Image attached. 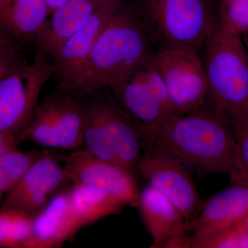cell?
Returning <instances> with one entry per match:
<instances>
[{
  "instance_id": "24",
  "label": "cell",
  "mask_w": 248,
  "mask_h": 248,
  "mask_svg": "<svg viewBox=\"0 0 248 248\" xmlns=\"http://www.w3.org/2000/svg\"><path fill=\"white\" fill-rule=\"evenodd\" d=\"M218 25L240 35L248 33V0H218Z\"/></svg>"
},
{
  "instance_id": "30",
  "label": "cell",
  "mask_w": 248,
  "mask_h": 248,
  "mask_svg": "<svg viewBox=\"0 0 248 248\" xmlns=\"http://www.w3.org/2000/svg\"><path fill=\"white\" fill-rule=\"evenodd\" d=\"M244 110H246V112H247L248 115V101L247 103V105H246V108H245Z\"/></svg>"
},
{
  "instance_id": "14",
  "label": "cell",
  "mask_w": 248,
  "mask_h": 248,
  "mask_svg": "<svg viewBox=\"0 0 248 248\" xmlns=\"http://www.w3.org/2000/svg\"><path fill=\"white\" fill-rule=\"evenodd\" d=\"M82 228L72 205L68 190L63 191L55 195L34 217L32 234L23 248L60 247Z\"/></svg>"
},
{
  "instance_id": "22",
  "label": "cell",
  "mask_w": 248,
  "mask_h": 248,
  "mask_svg": "<svg viewBox=\"0 0 248 248\" xmlns=\"http://www.w3.org/2000/svg\"><path fill=\"white\" fill-rule=\"evenodd\" d=\"M47 151L22 152L17 149L0 156V195L8 192L24 177L37 160Z\"/></svg>"
},
{
  "instance_id": "12",
  "label": "cell",
  "mask_w": 248,
  "mask_h": 248,
  "mask_svg": "<svg viewBox=\"0 0 248 248\" xmlns=\"http://www.w3.org/2000/svg\"><path fill=\"white\" fill-rule=\"evenodd\" d=\"M233 184L203 203L186 230L187 233H192L190 241L213 236L247 218L248 185Z\"/></svg>"
},
{
  "instance_id": "9",
  "label": "cell",
  "mask_w": 248,
  "mask_h": 248,
  "mask_svg": "<svg viewBox=\"0 0 248 248\" xmlns=\"http://www.w3.org/2000/svg\"><path fill=\"white\" fill-rule=\"evenodd\" d=\"M73 184L99 187L123 202L138 207L140 190L133 173L120 165L99 159L86 149L60 156Z\"/></svg>"
},
{
  "instance_id": "20",
  "label": "cell",
  "mask_w": 248,
  "mask_h": 248,
  "mask_svg": "<svg viewBox=\"0 0 248 248\" xmlns=\"http://www.w3.org/2000/svg\"><path fill=\"white\" fill-rule=\"evenodd\" d=\"M73 208L83 227L115 215L126 205L94 186L74 184L68 190Z\"/></svg>"
},
{
  "instance_id": "13",
  "label": "cell",
  "mask_w": 248,
  "mask_h": 248,
  "mask_svg": "<svg viewBox=\"0 0 248 248\" xmlns=\"http://www.w3.org/2000/svg\"><path fill=\"white\" fill-rule=\"evenodd\" d=\"M120 2L121 0H104L84 27L69 37L52 58L59 88L66 86L79 71Z\"/></svg>"
},
{
  "instance_id": "18",
  "label": "cell",
  "mask_w": 248,
  "mask_h": 248,
  "mask_svg": "<svg viewBox=\"0 0 248 248\" xmlns=\"http://www.w3.org/2000/svg\"><path fill=\"white\" fill-rule=\"evenodd\" d=\"M58 132L60 148L74 149L83 143L84 107L73 93L59 89L43 101Z\"/></svg>"
},
{
  "instance_id": "2",
  "label": "cell",
  "mask_w": 248,
  "mask_h": 248,
  "mask_svg": "<svg viewBox=\"0 0 248 248\" xmlns=\"http://www.w3.org/2000/svg\"><path fill=\"white\" fill-rule=\"evenodd\" d=\"M155 53L138 0H121L84 64L66 86L59 89L86 97L108 88Z\"/></svg>"
},
{
  "instance_id": "5",
  "label": "cell",
  "mask_w": 248,
  "mask_h": 248,
  "mask_svg": "<svg viewBox=\"0 0 248 248\" xmlns=\"http://www.w3.org/2000/svg\"><path fill=\"white\" fill-rule=\"evenodd\" d=\"M153 55L109 86L113 97L138 125L142 144L174 116L170 99Z\"/></svg>"
},
{
  "instance_id": "7",
  "label": "cell",
  "mask_w": 248,
  "mask_h": 248,
  "mask_svg": "<svg viewBox=\"0 0 248 248\" xmlns=\"http://www.w3.org/2000/svg\"><path fill=\"white\" fill-rule=\"evenodd\" d=\"M153 60L177 113L192 112L208 102V81L198 52L190 49H159L155 51Z\"/></svg>"
},
{
  "instance_id": "17",
  "label": "cell",
  "mask_w": 248,
  "mask_h": 248,
  "mask_svg": "<svg viewBox=\"0 0 248 248\" xmlns=\"http://www.w3.org/2000/svg\"><path fill=\"white\" fill-rule=\"evenodd\" d=\"M107 115L111 141L119 162L134 174L138 172L143 147L138 125L108 90Z\"/></svg>"
},
{
  "instance_id": "31",
  "label": "cell",
  "mask_w": 248,
  "mask_h": 248,
  "mask_svg": "<svg viewBox=\"0 0 248 248\" xmlns=\"http://www.w3.org/2000/svg\"><path fill=\"white\" fill-rule=\"evenodd\" d=\"M245 36H246V37H247V39H248V43H246V45H248V33L247 34V35H245Z\"/></svg>"
},
{
  "instance_id": "10",
  "label": "cell",
  "mask_w": 248,
  "mask_h": 248,
  "mask_svg": "<svg viewBox=\"0 0 248 248\" xmlns=\"http://www.w3.org/2000/svg\"><path fill=\"white\" fill-rule=\"evenodd\" d=\"M50 153L31 166L7 192L2 210L35 217L49 202V197L71 182L63 165Z\"/></svg>"
},
{
  "instance_id": "11",
  "label": "cell",
  "mask_w": 248,
  "mask_h": 248,
  "mask_svg": "<svg viewBox=\"0 0 248 248\" xmlns=\"http://www.w3.org/2000/svg\"><path fill=\"white\" fill-rule=\"evenodd\" d=\"M138 207L153 238L151 248H190L184 217L164 194L148 184L140 192Z\"/></svg>"
},
{
  "instance_id": "27",
  "label": "cell",
  "mask_w": 248,
  "mask_h": 248,
  "mask_svg": "<svg viewBox=\"0 0 248 248\" xmlns=\"http://www.w3.org/2000/svg\"><path fill=\"white\" fill-rule=\"evenodd\" d=\"M19 48L0 37V79L27 63L19 56Z\"/></svg>"
},
{
  "instance_id": "6",
  "label": "cell",
  "mask_w": 248,
  "mask_h": 248,
  "mask_svg": "<svg viewBox=\"0 0 248 248\" xmlns=\"http://www.w3.org/2000/svg\"><path fill=\"white\" fill-rule=\"evenodd\" d=\"M37 51L24 63L0 79V132L19 134L38 105L40 93L54 76L53 61Z\"/></svg>"
},
{
  "instance_id": "19",
  "label": "cell",
  "mask_w": 248,
  "mask_h": 248,
  "mask_svg": "<svg viewBox=\"0 0 248 248\" xmlns=\"http://www.w3.org/2000/svg\"><path fill=\"white\" fill-rule=\"evenodd\" d=\"M107 93L105 89L86 96L84 107L83 143L93 155L108 162L120 165L112 141L107 115Z\"/></svg>"
},
{
  "instance_id": "3",
  "label": "cell",
  "mask_w": 248,
  "mask_h": 248,
  "mask_svg": "<svg viewBox=\"0 0 248 248\" xmlns=\"http://www.w3.org/2000/svg\"><path fill=\"white\" fill-rule=\"evenodd\" d=\"M142 22L155 51L190 49L200 53L218 27V0H138Z\"/></svg>"
},
{
  "instance_id": "16",
  "label": "cell",
  "mask_w": 248,
  "mask_h": 248,
  "mask_svg": "<svg viewBox=\"0 0 248 248\" xmlns=\"http://www.w3.org/2000/svg\"><path fill=\"white\" fill-rule=\"evenodd\" d=\"M104 0H68L48 19L34 48L53 58L65 42L84 27Z\"/></svg>"
},
{
  "instance_id": "1",
  "label": "cell",
  "mask_w": 248,
  "mask_h": 248,
  "mask_svg": "<svg viewBox=\"0 0 248 248\" xmlns=\"http://www.w3.org/2000/svg\"><path fill=\"white\" fill-rule=\"evenodd\" d=\"M144 150L168 155L190 170L229 175L236 143L226 112L209 99L200 108L168 121L145 141Z\"/></svg>"
},
{
  "instance_id": "29",
  "label": "cell",
  "mask_w": 248,
  "mask_h": 248,
  "mask_svg": "<svg viewBox=\"0 0 248 248\" xmlns=\"http://www.w3.org/2000/svg\"><path fill=\"white\" fill-rule=\"evenodd\" d=\"M68 0H45L46 5L48 8L49 14H52L54 11L61 7Z\"/></svg>"
},
{
  "instance_id": "25",
  "label": "cell",
  "mask_w": 248,
  "mask_h": 248,
  "mask_svg": "<svg viewBox=\"0 0 248 248\" xmlns=\"http://www.w3.org/2000/svg\"><path fill=\"white\" fill-rule=\"evenodd\" d=\"M190 248H248V217L238 224L213 236L190 241Z\"/></svg>"
},
{
  "instance_id": "21",
  "label": "cell",
  "mask_w": 248,
  "mask_h": 248,
  "mask_svg": "<svg viewBox=\"0 0 248 248\" xmlns=\"http://www.w3.org/2000/svg\"><path fill=\"white\" fill-rule=\"evenodd\" d=\"M225 112L236 143L234 163L229 176L233 183L248 185V115L244 109Z\"/></svg>"
},
{
  "instance_id": "15",
  "label": "cell",
  "mask_w": 248,
  "mask_h": 248,
  "mask_svg": "<svg viewBox=\"0 0 248 248\" xmlns=\"http://www.w3.org/2000/svg\"><path fill=\"white\" fill-rule=\"evenodd\" d=\"M48 15L45 0H0V37L20 48L34 47Z\"/></svg>"
},
{
  "instance_id": "23",
  "label": "cell",
  "mask_w": 248,
  "mask_h": 248,
  "mask_svg": "<svg viewBox=\"0 0 248 248\" xmlns=\"http://www.w3.org/2000/svg\"><path fill=\"white\" fill-rule=\"evenodd\" d=\"M26 140L42 146L60 148L58 132L43 102L35 108L29 123L18 136V142Z\"/></svg>"
},
{
  "instance_id": "4",
  "label": "cell",
  "mask_w": 248,
  "mask_h": 248,
  "mask_svg": "<svg viewBox=\"0 0 248 248\" xmlns=\"http://www.w3.org/2000/svg\"><path fill=\"white\" fill-rule=\"evenodd\" d=\"M199 53L212 102L223 111L244 109L248 101V48L243 36L218 26Z\"/></svg>"
},
{
  "instance_id": "28",
  "label": "cell",
  "mask_w": 248,
  "mask_h": 248,
  "mask_svg": "<svg viewBox=\"0 0 248 248\" xmlns=\"http://www.w3.org/2000/svg\"><path fill=\"white\" fill-rule=\"evenodd\" d=\"M18 135L14 133L0 132V156L16 149Z\"/></svg>"
},
{
  "instance_id": "26",
  "label": "cell",
  "mask_w": 248,
  "mask_h": 248,
  "mask_svg": "<svg viewBox=\"0 0 248 248\" xmlns=\"http://www.w3.org/2000/svg\"><path fill=\"white\" fill-rule=\"evenodd\" d=\"M11 213L12 218L5 247L23 248L32 234L34 217Z\"/></svg>"
},
{
  "instance_id": "8",
  "label": "cell",
  "mask_w": 248,
  "mask_h": 248,
  "mask_svg": "<svg viewBox=\"0 0 248 248\" xmlns=\"http://www.w3.org/2000/svg\"><path fill=\"white\" fill-rule=\"evenodd\" d=\"M138 171L175 205L184 217L187 230L203 203L190 170L168 155L144 150L139 160Z\"/></svg>"
}]
</instances>
